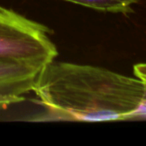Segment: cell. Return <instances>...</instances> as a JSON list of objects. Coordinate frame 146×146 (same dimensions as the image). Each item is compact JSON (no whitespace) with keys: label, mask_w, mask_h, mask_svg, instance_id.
<instances>
[{"label":"cell","mask_w":146,"mask_h":146,"mask_svg":"<svg viewBox=\"0 0 146 146\" xmlns=\"http://www.w3.org/2000/svg\"><path fill=\"white\" fill-rule=\"evenodd\" d=\"M33 91L56 119L111 121L137 116L146 100V82L53 59L39 72Z\"/></svg>","instance_id":"6da1fadb"},{"label":"cell","mask_w":146,"mask_h":146,"mask_svg":"<svg viewBox=\"0 0 146 146\" xmlns=\"http://www.w3.org/2000/svg\"><path fill=\"white\" fill-rule=\"evenodd\" d=\"M45 25L0 4V59L44 66L58 55Z\"/></svg>","instance_id":"7a4b0ae2"},{"label":"cell","mask_w":146,"mask_h":146,"mask_svg":"<svg viewBox=\"0 0 146 146\" xmlns=\"http://www.w3.org/2000/svg\"><path fill=\"white\" fill-rule=\"evenodd\" d=\"M43 65L15 59H0V109L24 100L33 91Z\"/></svg>","instance_id":"3957f363"},{"label":"cell","mask_w":146,"mask_h":146,"mask_svg":"<svg viewBox=\"0 0 146 146\" xmlns=\"http://www.w3.org/2000/svg\"><path fill=\"white\" fill-rule=\"evenodd\" d=\"M67 2L79 4L101 12L129 13L132 12V5L140 0H63Z\"/></svg>","instance_id":"277c9868"},{"label":"cell","mask_w":146,"mask_h":146,"mask_svg":"<svg viewBox=\"0 0 146 146\" xmlns=\"http://www.w3.org/2000/svg\"><path fill=\"white\" fill-rule=\"evenodd\" d=\"M133 71L136 77L146 82V63H139V64L134 65Z\"/></svg>","instance_id":"5b68a950"}]
</instances>
